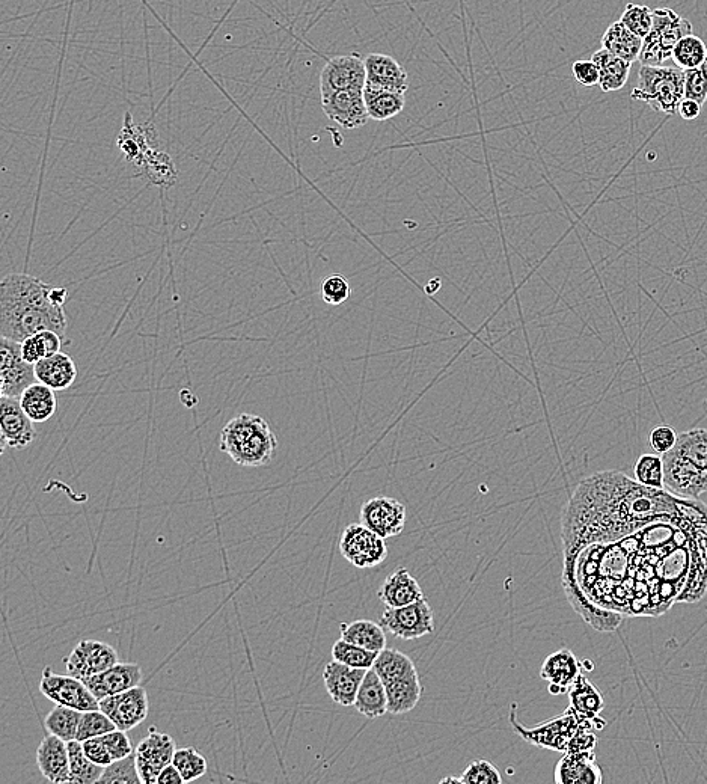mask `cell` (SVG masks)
I'll use <instances>...</instances> for the list:
<instances>
[{
	"instance_id": "cell-25",
	"label": "cell",
	"mask_w": 707,
	"mask_h": 784,
	"mask_svg": "<svg viewBox=\"0 0 707 784\" xmlns=\"http://www.w3.org/2000/svg\"><path fill=\"white\" fill-rule=\"evenodd\" d=\"M35 376L37 382L44 383L55 391H64L76 382L77 368L71 356L58 352L35 364Z\"/></svg>"
},
{
	"instance_id": "cell-53",
	"label": "cell",
	"mask_w": 707,
	"mask_h": 784,
	"mask_svg": "<svg viewBox=\"0 0 707 784\" xmlns=\"http://www.w3.org/2000/svg\"><path fill=\"white\" fill-rule=\"evenodd\" d=\"M701 106L703 105L695 102V100L683 97L682 102H680L679 106H677V114H679L680 118H683L685 121H694L700 117Z\"/></svg>"
},
{
	"instance_id": "cell-17",
	"label": "cell",
	"mask_w": 707,
	"mask_h": 784,
	"mask_svg": "<svg viewBox=\"0 0 707 784\" xmlns=\"http://www.w3.org/2000/svg\"><path fill=\"white\" fill-rule=\"evenodd\" d=\"M0 435L13 450H25L34 442L37 436L34 421L23 411L20 399L2 397L0 400Z\"/></svg>"
},
{
	"instance_id": "cell-44",
	"label": "cell",
	"mask_w": 707,
	"mask_h": 784,
	"mask_svg": "<svg viewBox=\"0 0 707 784\" xmlns=\"http://www.w3.org/2000/svg\"><path fill=\"white\" fill-rule=\"evenodd\" d=\"M115 729H117V726L105 712H101L100 709H97V711H86L83 712L82 718H80L76 739L83 742L86 739L106 735V733Z\"/></svg>"
},
{
	"instance_id": "cell-22",
	"label": "cell",
	"mask_w": 707,
	"mask_h": 784,
	"mask_svg": "<svg viewBox=\"0 0 707 784\" xmlns=\"http://www.w3.org/2000/svg\"><path fill=\"white\" fill-rule=\"evenodd\" d=\"M37 765L50 783H70V756L67 742L58 736H44L37 748Z\"/></svg>"
},
{
	"instance_id": "cell-48",
	"label": "cell",
	"mask_w": 707,
	"mask_h": 784,
	"mask_svg": "<svg viewBox=\"0 0 707 784\" xmlns=\"http://www.w3.org/2000/svg\"><path fill=\"white\" fill-rule=\"evenodd\" d=\"M685 97L703 105L707 100V59L700 67L685 71Z\"/></svg>"
},
{
	"instance_id": "cell-42",
	"label": "cell",
	"mask_w": 707,
	"mask_h": 784,
	"mask_svg": "<svg viewBox=\"0 0 707 784\" xmlns=\"http://www.w3.org/2000/svg\"><path fill=\"white\" fill-rule=\"evenodd\" d=\"M634 471L638 483L664 489V462L659 454H643L635 463Z\"/></svg>"
},
{
	"instance_id": "cell-21",
	"label": "cell",
	"mask_w": 707,
	"mask_h": 784,
	"mask_svg": "<svg viewBox=\"0 0 707 784\" xmlns=\"http://www.w3.org/2000/svg\"><path fill=\"white\" fill-rule=\"evenodd\" d=\"M367 82L365 85L388 91L403 92L409 88L408 73L392 56L383 53H370L364 59Z\"/></svg>"
},
{
	"instance_id": "cell-46",
	"label": "cell",
	"mask_w": 707,
	"mask_h": 784,
	"mask_svg": "<svg viewBox=\"0 0 707 784\" xmlns=\"http://www.w3.org/2000/svg\"><path fill=\"white\" fill-rule=\"evenodd\" d=\"M463 784H501V772L496 766L484 759L474 760L469 763L468 768L463 771Z\"/></svg>"
},
{
	"instance_id": "cell-51",
	"label": "cell",
	"mask_w": 707,
	"mask_h": 784,
	"mask_svg": "<svg viewBox=\"0 0 707 784\" xmlns=\"http://www.w3.org/2000/svg\"><path fill=\"white\" fill-rule=\"evenodd\" d=\"M572 71L579 85L585 86V88L599 85V68L591 59L590 61H582V59L581 61H576L572 65Z\"/></svg>"
},
{
	"instance_id": "cell-4",
	"label": "cell",
	"mask_w": 707,
	"mask_h": 784,
	"mask_svg": "<svg viewBox=\"0 0 707 784\" xmlns=\"http://www.w3.org/2000/svg\"><path fill=\"white\" fill-rule=\"evenodd\" d=\"M685 97V71L674 67H649L643 65L638 73V83L632 89V98L646 103L659 114L673 115Z\"/></svg>"
},
{
	"instance_id": "cell-3",
	"label": "cell",
	"mask_w": 707,
	"mask_h": 784,
	"mask_svg": "<svg viewBox=\"0 0 707 784\" xmlns=\"http://www.w3.org/2000/svg\"><path fill=\"white\" fill-rule=\"evenodd\" d=\"M219 447L237 465L258 468L272 462L278 439L264 418L242 414L222 429Z\"/></svg>"
},
{
	"instance_id": "cell-47",
	"label": "cell",
	"mask_w": 707,
	"mask_h": 784,
	"mask_svg": "<svg viewBox=\"0 0 707 784\" xmlns=\"http://www.w3.org/2000/svg\"><path fill=\"white\" fill-rule=\"evenodd\" d=\"M352 294L349 281L343 275H329L322 284L323 301L332 307H340Z\"/></svg>"
},
{
	"instance_id": "cell-37",
	"label": "cell",
	"mask_w": 707,
	"mask_h": 784,
	"mask_svg": "<svg viewBox=\"0 0 707 784\" xmlns=\"http://www.w3.org/2000/svg\"><path fill=\"white\" fill-rule=\"evenodd\" d=\"M64 343L68 344V341L64 340L58 332L44 331L26 338L20 343V346H22V356L25 361L35 365L46 356L61 352Z\"/></svg>"
},
{
	"instance_id": "cell-1",
	"label": "cell",
	"mask_w": 707,
	"mask_h": 784,
	"mask_svg": "<svg viewBox=\"0 0 707 784\" xmlns=\"http://www.w3.org/2000/svg\"><path fill=\"white\" fill-rule=\"evenodd\" d=\"M680 498L665 489L643 486L619 471L584 478L569 498L561 519L563 587L573 610L597 631H616L622 614L588 601L576 581V563L588 546L614 543L641 528L676 515Z\"/></svg>"
},
{
	"instance_id": "cell-38",
	"label": "cell",
	"mask_w": 707,
	"mask_h": 784,
	"mask_svg": "<svg viewBox=\"0 0 707 784\" xmlns=\"http://www.w3.org/2000/svg\"><path fill=\"white\" fill-rule=\"evenodd\" d=\"M82 714L83 712L77 711V709L56 705V708L47 715L44 726H46L47 732L58 736L62 741H74L77 738Z\"/></svg>"
},
{
	"instance_id": "cell-2",
	"label": "cell",
	"mask_w": 707,
	"mask_h": 784,
	"mask_svg": "<svg viewBox=\"0 0 707 784\" xmlns=\"http://www.w3.org/2000/svg\"><path fill=\"white\" fill-rule=\"evenodd\" d=\"M67 296V288L52 287L28 273L5 276L0 284V335L22 343L31 335L53 331L65 340Z\"/></svg>"
},
{
	"instance_id": "cell-23",
	"label": "cell",
	"mask_w": 707,
	"mask_h": 784,
	"mask_svg": "<svg viewBox=\"0 0 707 784\" xmlns=\"http://www.w3.org/2000/svg\"><path fill=\"white\" fill-rule=\"evenodd\" d=\"M602 771L596 762L594 751L566 753L555 766L557 784H600Z\"/></svg>"
},
{
	"instance_id": "cell-9",
	"label": "cell",
	"mask_w": 707,
	"mask_h": 784,
	"mask_svg": "<svg viewBox=\"0 0 707 784\" xmlns=\"http://www.w3.org/2000/svg\"><path fill=\"white\" fill-rule=\"evenodd\" d=\"M343 557L358 569L379 566L388 557L385 539L362 524H352L343 531L340 540Z\"/></svg>"
},
{
	"instance_id": "cell-26",
	"label": "cell",
	"mask_w": 707,
	"mask_h": 784,
	"mask_svg": "<svg viewBox=\"0 0 707 784\" xmlns=\"http://www.w3.org/2000/svg\"><path fill=\"white\" fill-rule=\"evenodd\" d=\"M353 706H355L359 714L371 718V720L388 714L386 685L373 668H370L367 674H365Z\"/></svg>"
},
{
	"instance_id": "cell-7",
	"label": "cell",
	"mask_w": 707,
	"mask_h": 784,
	"mask_svg": "<svg viewBox=\"0 0 707 784\" xmlns=\"http://www.w3.org/2000/svg\"><path fill=\"white\" fill-rule=\"evenodd\" d=\"M379 623L401 640H420L435 632V616L427 598L406 607H386Z\"/></svg>"
},
{
	"instance_id": "cell-14",
	"label": "cell",
	"mask_w": 707,
	"mask_h": 784,
	"mask_svg": "<svg viewBox=\"0 0 707 784\" xmlns=\"http://www.w3.org/2000/svg\"><path fill=\"white\" fill-rule=\"evenodd\" d=\"M118 653L108 643L82 640L65 659L68 674L77 679H86L118 664Z\"/></svg>"
},
{
	"instance_id": "cell-52",
	"label": "cell",
	"mask_w": 707,
	"mask_h": 784,
	"mask_svg": "<svg viewBox=\"0 0 707 784\" xmlns=\"http://www.w3.org/2000/svg\"><path fill=\"white\" fill-rule=\"evenodd\" d=\"M83 751H85L86 756L88 759H91L92 762L97 763V765L106 766L111 765L114 760H112L111 754L109 751L106 750L105 744L101 741V736H97V738L86 739V741L82 742Z\"/></svg>"
},
{
	"instance_id": "cell-29",
	"label": "cell",
	"mask_w": 707,
	"mask_h": 784,
	"mask_svg": "<svg viewBox=\"0 0 707 784\" xmlns=\"http://www.w3.org/2000/svg\"><path fill=\"white\" fill-rule=\"evenodd\" d=\"M364 102L370 120L388 121L403 112L406 106V97L403 92L388 91V89L364 86Z\"/></svg>"
},
{
	"instance_id": "cell-13",
	"label": "cell",
	"mask_w": 707,
	"mask_h": 784,
	"mask_svg": "<svg viewBox=\"0 0 707 784\" xmlns=\"http://www.w3.org/2000/svg\"><path fill=\"white\" fill-rule=\"evenodd\" d=\"M365 82L364 59L358 55L335 56L326 62L320 74V94L325 98L346 89H364Z\"/></svg>"
},
{
	"instance_id": "cell-30",
	"label": "cell",
	"mask_w": 707,
	"mask_h": 784,
	"mask_svg": "<svg viewBox=\"0 0 707 784\" xmlns=\"http://www.w3.org/2000/svg\"><path fill=\"white\" fill-rule=\"evenodd\" d=\"M23 411L34 423H46L55 415L58 402H56L55 389L44 383H32L20 396Z\"/></svg>"
},
{
	"instance_id": "cell-40",
	"label": "cell",
	"mask_w": 707,
	"mask_h": 784,
	"mask_svg": "<svg viewBox=\"0 0 707 784\" xmlns=\"http://www.w3.org/2000/svg\"><path fill=\"white\" fill-rule=\"evenodd\" d=\"M377 655L379 652H371L364 647L355 646L343 638H340L332 647V658L335 661L343 662L350 667L365 668V670H370L373 667Z\"/></svg>"
},
{
	"instance_id": "cell-49",
	"label": "cell",
	"mask_w": 707,
	"mask_h": 784,
	"mask_svg": "<svg viewBox=\"0 0 707 784\" xmlns=\"http://www.w3.org/2000/svg\"><path fill=\"white\" fill-rule=\"evenodd\" d=\"M101 741L105 744L106 750L111 754L112 760H121L130 756L135 751L129 736L124 730L115 729L112 732L101 736Z\"/></svg>"
},
{
	"instance_id": "cell-10",
	"label": "cell",
	"mask_w": 707,
	"mask_h": 784,
	"mask_svg": "<svg viewBox=\"0 0 707 784\" xmlns=\"http://www.w3.org/2000/svg\"><path fill=\"white\" fill-rule=\"evenodd\" d=\"M37 382L35 365L22 356L19 341L0 338V391L2 397L20 399L26 388Z\"/></svg>"
},
{
	"instance_id": "cell-18",
	"label": "cell",
	"mask_w": 707,
	"mask_h": 784,
	"mask_svg": "<svg viewBox=\"0 0 707 784\" xmlns=\"http://www.w3.org/2000/svg\"><path fill=\"white\" fill-rule=\"evenodd\" d=\"M142 677H144L142 668L135 662H126V664L118 662L108 670L86 677L83 682L88 686L89 691L101 700L141 685Z\"/></svg>"
},
{
	"instance_id": "cell-33",
	"label": "cell",
	"mask_w": 707,
	"mask_h": 784,
	"mask_svg": "<svg viewBox=\"0 0 707 784\" xmlns=\"http://www.w3.org/2000/svg\"><path fill=\"white\" fill-rule=\"evenodd\" d=\"M570 706L581 715L582 718H597L605 708V700L596 686L585 676H579L575 680L569 691Z\"/></svg>"
},
{
	"instance_id": "cell-24",
	"label": "cell",
	"mask_w": 707,
	"mask_h": 784,
	"mask_svg": "<svg viewBox=\"0 0 707 784\" xmlns=\"http://www.w3.org/2000/svg\"><path fill=\"white\" fill-rule=\"evenodd\" d=\"M377 598L386 607L398 608L426 599L423 588L418 584L417 579L411 575L408 569L400 567L383 582L382 587L377 592Z\"/></svg>"
},
{
	"instance_id": "cell-20",
	"label": "cell",
	"mask_w": 707,
	"mask_h": 784,
	"mask_svg": "<svg viewBox=\"0 0 707 784\" xmlns=\"http://www.w3.org/2000/svg\"><path fill=\"white\" fill-rule=\"evenodd\" d=\"M581 674V662L569 649H561L551 653L543 662L542 670H540V677L549 682V693L554 696L566 694Z\"/></svg>"
},
{
	"instance_id": "cell-36",
	"label": "cell",
	"mask_w": 707,
	"mask_h": 784,
	"mask_svg": "<svg viewBox=\"0 0 707 784\" xmlns=\"http://www.w3.org/2000/svg\"><path fill=\"white\" fill-rule=\"evenodd\" d=\"M671 451L679 454L701 471L707 472V429H692L680 433Z\"/></svg>"
},
{
	"instance_id": "cell-56",
	"label": "cell",
	"mask_w": 707,
	"mask_h": 784,
	"mask_svg": "<svg viewBox=\"0 0 707 784\" xmlns=\"http://www.w3.org/2000/svg\"><path fill=\"white\" fill-rule=\"evenodd\" d=\"M706 415H707V402H706Z\"/></svg>"
},
{
	"instance_id": "cell-43",
	"label": "cell",
	"mask_w": 707,
	"mask_h": 784,
	"mask_svg": "<svg viewBox=\"0 0 707 784\" xmlns=\"http://www.w3.org/2000/svg\"><path fill=\"white\" fill-rule=\"evenodd\" d=\"M98 783L144 784L141 775H139L138 765H136L135 751L130 756L115 760L111 765L106 766Z\"/></svg>"
},
{
	"instance_id": "cell-8",
	"label": "cell",
	"mask_w": 707,
	"mask_h": 784,
	"mask_svg": "<svg viewBox=\"0 0 707 784\" xmlns=\"http://www.w3.org/2000/svg\"><path fill=\"white\" fill-rule=\"evenodd\" d=\"M40 691L55 705L67 706L82 712L100 709V700L89 691L82 679H77L71 674L64 676L55 673L49 667L44 668Z\"/></svg>"
},
{
	"instance_id": "cell-12",
	"label": "cell",
	"mask_w": 707,
	"mask_h": 784,
	"mask_svg": "<svg viewBox=\"0 0 707 784\" xmlns=\"http://www.w3.org/2000/svg\"><path fill=\"white\" fill-rule=\"evenodd\" d=\"M148 694L145 688L135 686L132 690L100 700V711L105 712L117 729L129 732L148 717Z\"/></svg>"
},
{
	"instance_id": "cell-34",
	"label": "cell",
	"mask_w": 707,
	"mask_h": 784,
	"mask_svg": "<svg viewBox=\"0 0 707 784\" xmlns=\"http://www.w3.org/2000/svg\"><path fill=\"white\" fill-rule=\"evenodd\" d=\"M371 668L379 674L385 685L417 671L414 661L408 655H404L397 649H388V647L379 652Z\"/></svg>"
},
{
	"instance_id": "cell-32",
	"label": "cell",
	"mask_w": 707,
	"mask_h": 784,
	"mask_svg": "<svg viewBox=\"0 0 707 784\" xmlns=\"http://www.w3.org/2000/svg\"><path fill=\"white\" fill-rule=\"evenodd\" d=\"M340 632L343 640L349 641L355 646L364 647L371 652H382L383 649H386L385 629L380 623L371 622V620H356L352 623H343L340 626Z\"/></svg>"
},
{
	"instance_id": "cell-6",
	"label": "cell",
	"mask_w": 707,
	"mask_h": 784,
	"mask_svg": "<svg viewBox=\"0 0 707 784\" xmlns=\"http://www.w3.org/2000/svg\"><path fill=\"white\" fill-rule=\"evenodd\" d=\"M584 718L569 706L560 717L552 718L540 726L530 727L522 726L516 717V711L513 709L510 712V724H512L515 732L521 736L524 741L536 745V747L546 748V750L564 751L566 753L569 747L570 739L575 735L576 730L581 726V721Z\"/></svg>"
},
{
	"instance_id": "cell-5",
	"label": "cell",
	"mask_w": 707,
	"mask_h": 784,
	"mask_svg": "<svg viewBox=\"0 0 707 784\" xmlns=\"http://www.w3.org/2000/svg\"><path fill=\"white\" fill-rule=\"evenodd\" d=\"M691 34V22L683 19L676 11L670 8L653 10L652 31L643 40L638 61L649 67H661L667 59H671L674 46Z\"/></svg>"
},
{
	"instance_id": "cell-15",
	"label": "cell",
	"mask_w": 707,
	"mask_h": 784,
	"mask_svg": "<svg viewBox=\"0 0 707 784\" xmlns=\"http://www.w3.org/2000/svg\"><path fill=\"white\" fill-rule=\"evenodd\" d=\"M361 524L383 539L398 536L406 525V507L395 498H371L362 504Z\"/></svg>"
},
{
	"instance_id": "cell-54",
	"label": "cell",
	"mask_w": 707,
	"mask_h": 784,
	"mask_svg": "<svg viewBox=\"0 0 707 784\" xmlns=\"http://www.w3.org/2000/svg\"><path fill=\"white\" fill-rule=\"evenodd\" d=\"M181 783H184L183 777H181L180 771H178L177 766H175L174 763H171V765L163 768L162 772L159 774V777H157V784Z\"/></svg>"
},
{
	"instance_id": "cell-27",
	"label": "cell",
	"mask_w": 707,
	"mask_h": 784,
	"mask_svg": "<svg viewBox=\"0 0 707 784\" xmlns=\"http://www.w3.org/2000/svg\"><path fill=\"white\" fill-rule=\"evenodd\" d=\"M386 694H388V712L392 715H403L414 711L421 700L423 686H421L418 671L386 683Z\"/></svg>"
},
{
	"instance_id": "cell-16",
	"label": "cell",
	"mask_w": 707,
	"mask_h": 784,
	"mask_svg": "<svg viewBox=\"0 0 707 784\" xmlns=\"http://www.w3.org/2000/svg\"><path fill=\"white\" fill-rule=\"evenodd\" d=\"M323 112L343 129L365 126L370 120L364 102V89H346L322 98Z\"/></svg>"
},
{
	"instance_id": "cell-50",
	"label": "cell",
	"mask_w": 707,
	"mask_h": 784,
	"mask_svg": "<svg viewBox=\"0 0 707 784\" xmlns=\"http://www.w3.org/2000/svg\"><path fill=\"white\" fill-rule=\"evenodd\" d=\"M677 438H679V435H677L673 427L658 426L650 433V447L653 448L656 454L662 456V454L668 453L676 445Z\"/></svg>"
},
{
	"instance_id": "cell-35",
	"label": "cell",
	"mask_w": 707,
	"mask_h": 784,
	"mask_svg": "<svg viewBox=\"0 0 707 784\" xmlns=\"http://www.w3.org/2000/svg\"><path fill=\"white\" fill-rule=\"evenodd\" d=\"M68 756H70V783L71 784H94L100 781L101 775L105 768L97 765L88 759L85 751H83L82 742L74 741L67 742Z\"/></svg>"
},
{
	"instance_id": "cell-19",
	"label": "cell",
	"mask_w": 707,
	"mask_h": 784,
	"mask_svg": "<svg viewBox=\"0 0 707 784\" xmlns=\"http://www.w3.org/2000/svg\"><path fill=\"white\" fill-rule=\"evenodd\" d=\"M368 670L350 667L343 662H329L323 671L326 691L337 705L353 706Z\"/></svg>"
},
{
	"instance_id": "cell-41",
	"label": "cell",
	"mask_w": 707,
	"mask_h": 784,
	"mask_svg": "<svg viewBox=\"0 0 707 784\" xmlns=\"http://www.w3.org/2000/svg\"><path fill=\"white\" fill-rule=\"evenodd\" d=\"M172 763L177 766L184 783L198 780L207 772V760L193 747L177 748Z\"/></svg>"
},
{
	"instance_id": "cell-39",
	"label": "cell",
	"mask_w": 707,
	"mask_h": 784,
	"mask_svg": "<svg viewBox=\"0 0 707 784\" xmlns=\"http://www.w3.org/2000/svg\"><path fill=\"white\" fill-rule=\"evenodd\" d=\"M707 59V46L700 37L686 35L674 46L671 61L680 70H692L700 67Z\"/></svg>"
},
{
	"instance_id": "cell-55",
	"label": "cell",
	"mask_w": 707,
	"mask_h": 784,
	"mask_svg": "<svg viewBox=\"0 0 707 784\" xmlns=\"http://www.w3.org/2000/svg\"><path fill=\"white\" fill-rule=\"evenodd\" d=\"M439 783H460V784H462V777H457V778H456V777H447V778H442V780H441V781H439Z\"/></svg>"
},
{
	"instance_id": "cell-31",
	"label": "cell",
	"mask_w": 707,
	"mask_h": 784,
	"mask_svg": "<svg viewBox=\"0 0 707 784\" xmlns=\"http://www.w3.org/2000/svg\"><path fill=\"white\" fill-rule=\"evenodd\" d=\"M602 49L608 50L613 55L625 59L634 64L640 59L641 49H643V38L632 34L622 22L613 23L606 29L602 37Z\"/></svg>"
},
{
	"instance_id": "cell-45",
	"label": "cell",
	"mask_w": 707,
	"mask_h": 784,
	"mask_svg": "<svg viewBox=\"0 0 707 784\" xmlns=\"http://www.w3.org/2000/svg\"><path fill=\"white\" fill-rule=\"evenodd\" d=\"M620 22L640 38H646L653 26V10L646 5L628 4Z\"/></svg>"
},
{
	"instance_id": "cell-11",
	"label": "cell",
	"mask_w": 707,
	"mask_h": 784,
	"mask_svg": "<svg viewBox=\"0 0 707 784\" xmlns=\"http://www.w3.org/2000/svg\"><path fill=\"white\" fill-rule=\"evenodd\" d=\"M175 751H177V745L168 733L150 729L148 736H145L135 748L136 765H138L142 783H157V777L162 769L171 765Z\"/></svg>"
},
{
	"instance_id": "cell-28",
	"label": "cell",
	"mask_w": 707,
	"mask_h": 784,
	"mask_svg": "<svg viewBox=\"0 0 707 784\" xmlns=\"http://www.w3.org/2000/svg\"><path fill=\"white\" fill-rule=\"evenodd\" d=\"M591 61L599 68V86L603 92L620 91L625 88L629 74H631V62L625 61L605 49L597 50L591 56Z\"/></svg>"
}]
</instances>
